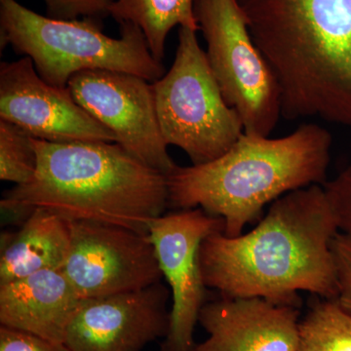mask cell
Listing matches in <instances>:
<instances>
[{
  "instance_id": "cell-7",
  "label": "cell",
  "mask_w": 351,
  "mask_h": 351,
  "mask_svg": "<svg viewBox=\"0 0 351 351\" xmlns=\"http://www.w3.org/2000/svg\"><path fill=\"white\" fill-rule=\"evenodd\" d=\"M195 10L226 103L239 112L245 134L269 137L282 114L280 88L252 38L239 0H196Z\"/></svg>"
},
{
  "instance_id": "cell-14",
  "label": "cell",
  "mask_w": 351,
  "mask_h": 351,
  "mask_svg": "<svg viewBox=\"0 0 351 351\" xmlns=\"http://www.w3.org/2000/svg\"><path fill=\"white\" fill-rule=\"evenodd\" d=\"M82 299L62 269H47L0 285V324L64 343Z\"/></svg>"
},
{
  "instance_id": "cell-4",
  "label": "cell",
  "mask_w": 351,
  "mask_h": 351,
  "mask_svg": "<svg viewBox=\"0 0 351 351\" xmlns=\"http://www.w3.org/2000/svg\"><path fill=\"white\" fill-rule=\"evenodd\" d=\"M331 145V134L316 124H304L282 138L244 133L215 160L177 166L168 174L169 205L200 207L223 219L226 237H239L269 203L325 184Z\"/></svg>"
},
{
  "instance_id": "cell-16",
  "label": "cell",
  "mask_w": 351,
  "mask_h": 351,
  "mask_svg": "<svg viewBox=\"0 0 351 351\" xmlns=\"http://www.w3.org/2000/svg\"><path fill=\"white\" fill-rule=\"evenodd\" d=\"M196 0H115L110 16L120 23L138 25L144 32L152 56L162 62L168 34L176 27L199 29Z\"/></svg>"
},
{
  "instance_id": "cell-11",
  "label": "cell",
  "mask_w": 351,
  "mask_h": 351,
  "mask_svg": "<svg viewBox=\"0 0 351 351\" xmlns=\"http://www.w3.org/2000/svg\"><path fill=\"white\" fill-rule=\"evenodd\" d=\"M0 119L50 143H115V136L80 105L68 87L53 86L24 56L0 64Z\"/></svg>"
},
{
  "instance_id": "cell-15",
  "label": "cell",
  "mask_w": 351,
  "mask_h": 351,
  "mask_svg": "<svg viewBox=\"0 0 351 351\" xmlns=\"http://www.w3.org/2000/svg\"><path fill=\"white\" fill-rule=\"evenodd\" d=\"M71 246L69 221L45 209H34L19 232L3 235L0 285L47 269H61Z\"/></svg>"
},
{
  "instance_id": "cell-22",
  "label": "cell",
  "mask_w": 351,
  "mask_h": 351,
  "mask_svg": "<svg viewBox=\"0 0 351 351\" xmlns=\"http://www.w3.org/2000/svg\"><path fill=\"white\" fill-rule=\"evenodd\" d=\"M0 351H71L64 343L48 341L36 335L0 327Z\"/></svg>"
},
{
  "instance_id": "cell-21",
  "label": "cell",
  "mask_w": 351,
  "mask_h": 351,
  "mask_svg": "<svg viewBox=\"0 0 351 351\" xmlns=\"http://www.w3.org/2000/svg\"><path fill=\"white\" fill-rule=\"evenodd\" d=\"M332 252L336 263L339 306L351 313V239L338 232L332 241Z\"/></svg>"
},
{
  "instance_id": "cell-8",
  "label": "cell",
  "mask_w": 351,
  "mask_h": 351,
  "mask_svg": "<svg viewBox=\"0 0 351 351\" xmlns=\"http://www.w3.org/2000/svg\"><path fill=\"white\" fill-rule=\"evenodd\" d=\"M69 228L61 269L82 300L141 290L163 278L149 234L89 221H69Z\"/></svg>"
},
{
  "instance_id": "cell-1",
  "label": "cell",
  "mask_w": 351,
  "mask_h": 351,
  "mask_svg": "<svg viewBox=\"0 0 351 351\" xmlns=\"http://www.w3.org/2000/svg\"><path fill=\"white\" fill-rule=\"evenodd\" d=\"M338 232L323 186L291 191L272 202L250 232L234 237L214 232L203 240L205 285L223 297L263 298L298 307L300 291L336 300L332 241Z\"/></svg>"
},
{
  "instance_id": "cell-2",
  "label": "cell",
  "mask_w": 351,
  "mask_h": 351,
  "mask_svg": "<svg viewBox=\"0 0 351 351\" xmlns=\"http://www.w3.org/2000/svg\"><path fill=\"white\" fill-rule=\"evenodd\" d=\"M282 115L351 127V0H239Z\"/></svg>"
},
{
  "instance_id": "cell-19",
  "label": "cell",
  "mask_w": 351,
  "mask_h": 351,
  "mask_svg": "<svg viewBox=\"0 0 351 351\" xmlns=\"http://www.w3.org/2000/svg\"><path fill=\"white\" fill-rule=\"evenodd\" d=\"M115 0H44L48 17L58 20L92 19L101 22L110 15Z\"/></svg>"
},
{
  "instance_id": "cell-10",
  "label": "cell",
  "mask_w": 351,
  "mask_h": 351,
  "mask_svg": "<svg viewBox=\"0 0 351 351\" xmlns=\"http://www.w3.org/2000/svg\"><path fill=\"white\" fill-rule=\"evenodd\" d=\"M219 217L201 208L161 215L152 221L149 234L172 297L170 327L161 351H193L196 323L206 304L199 251L203 240L223 232Z\"/></svg>"
},
{
  "instance_id": "cell-9",
  "label": "cell",
  "mask_w": 351,
  "mask_h": 351,
  "mask_svg": "<svg viewBox=\"0 0 351 351\" xmlns=\"http://www.w3.org/2000/svg\"><path fill=\"white\" fill-rule=\"evenodd\" d=\"M68 89L75 100L115 136V143L152 169L167 176L177 167L159 126L152 84L130 73L85 71Z\"/></svg>"
},
{
  "instance_id": "cell-17",
  "label": "cell",
  "mask_w": 351,
  "mask_h": 351,
  "mask_svg": "<svg viewBox=\"0 0 351 351\" xmlns=\"http://www.w3.org/2000/svg\"><path fill=\"white\" fill-rule=\"evenodd\" d=\"M298 351H351V313L320 298L300 322Z\"/></svg>"
},
{
  "instance_id": "cell-20",
  "label": "cell",
  "mask_w": 351,
  "mask_h": 351,
  "mask_svg": "<svg viewBox=\"0 0 351 351\" xmlns=\"http://www.w3.org/2000/svg\"><path fill=\"white\" fill-rule=\"evenodd\" d=\"M325 193L339 232L351 239V165L324 184Z\"/></svg>"
},
{
  "instance_id": "cell-13",
  "label": "cell",
  "mask_w": 351,
  "mask_h": 351,
  "mask_svg": "<svg viewBox=\"0 0 351 351\" xmlns=\"http://www.w3.org/2000/svg\"><path fill=\"white\" fill-rule=\"evenodd\" d=\"M198 322L209 334L193 351H298L299 307L263 298L223 297L203 306Z\"/></svg>"
},
{
  "instance_id": "cell-18",
  "label": "cell",
  "mask_w": 351,
  "mask_h": 351,
  "mask_svg": "<svg viewBox=\"0 0 351 351\" xmlns=\"http://www.w3.org/2000/svg\"><path fill=\"white\" fill-rule=\"evenodd\" d=\"M34 137L15 124L0 119V179L16 186L31 181L38 169Z\"/></svg>"
},
{
  "instance_id": "cell-3",
  "label": "cell",
  "mask_w": 351,
  "mask_h": 351,
  "mask_svg": "<svg viewBox=\"0 0 351 351\" xmlns=\"http://www.w3.org/2000/svg\"><path fill=\"white\" fill-rule=\"evenodd\" d=\"M38 169L7 191L2 211L27 218L34 209L68 221L108 223L149 234L169 205L167 176L117 143H50L34 138Z\"/></svg>"
},
{
  "instance_id": "cell-12",
  "label": "cell",
  "mask_w": 351,
  "mask_h": 351,
  "mask_svg": "<svg viewBox=\"0 0 351 351\" xmlns=\"http://www.w3.org/2000/svg\"><path fill=\"white\" fill-rule=\"evenodd\" d=\"M170 289L158 282L141 290L82 300L64 345L71 351H141L167 336Z\"/></svg>"
},
{
  "instance_id": "cell-5",
  "label": "cell",
  "mask_w": 351,
  "mask_h": 351,
  "mask_svg": "<svg viewBox=\"0 0 351 351\" xmlns=\"http://www.w3.org/2000/svg\"><path fill=\"white\" fill-rule=\"evenodd\" d=\"M120 36L103 32L92 19L58 20L29 10L16 0H0L1 48L12 46L32 60L44 82L68 87L76 73L112 71L130 73L149 82L164 75L162 62L152 56L144 32L132 23H120Z\"/></svg>"
},
{
  "instance_id": "cell-6",
  "label": "cell",
  "mask_w": 351,
  "mask_h": 351,
  "mask_svg": "<svg viewBox=\"0 0 351 351\" xmlns=\"http://www.w3.org/2000/svg\"><path fill=\"white\" fill-rule=\"evenodd\" d=\"M152 87L164 140L193 165L223 156L243 135V122L223 98L195 31L180 27L174 63Z\"/></svg>"
}]
</instances>
